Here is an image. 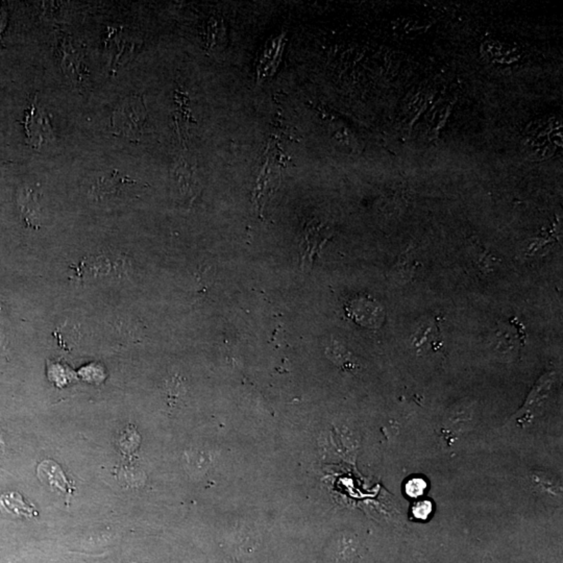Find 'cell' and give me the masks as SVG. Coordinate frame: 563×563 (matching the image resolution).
Instances as JSON below:
<instances>
[{
	"mask_svg": "<svg viewBox=\"0 0 563 563\" xmlns=\"http://www.w3.org/2000/svg\"><path fill=\"white\" fill-rule=\"evenodd\" d=\"M147 118L146 106L141 96H131L122 100L114 115L113 128L120 135L138 140Z\"/></svg>",
	"mask_w": 563,
	"mask_h": 563,
	"instance_id": "1",
	"label": "cell"
},
{
	"mask_svg": "<svg viewBox=\"0 0 563 563\" xmlns=\"http://www.w3.org/2000/svg\"><path fill=\"white\" fill-rule=\"evenodd\" d=\"M347 313L364 327H379L384 319V313L380 305L368 298H359L350 303Z\"/></svg>",
	"mask_w": 563,
	"mask_h": 563,
	"instance_id": "2",
	"label": "cell"
},
{
	"mask_svg": "<svg viewBox=\"0 0 563 563\" xmlns=\"http://www.w3.org/2000/svg\"><path fill=\"white\" fill-rule=\"evenodd\" d=\"M26 124L28 137L30 139V143L32 145L40 146L47 140V138L51 136L48 122L42 115V113L37 108L36 104H32V108L26 114Z\"/></svg>",
	"mask_w": 563,
	"mask_h": 563,
	"instance_id": "3",
	"label": "cell"
},
{
	"mask_svg": "<svg viewBox=\"0 0 563 563\" xmlns=\"http://www.w3.org/2000/svg\"><path fill=\"white\" fill-rule=\"evenodd\" d=\"M0 509L5 513H11L14 515H23L30 517L32 515V508H30L28 504L24 503L21 495L17 493H8L0 497Z\"/></svg>",
	"mask_w": 563,
	"mask_h": 563,
	"instance_id": "4",
	"label": "cell"
},
{
	"mask_svg": "<svg viewBox=\"0 0 563 563\" xmlns=\"http://www.w3.org/2000/svg\"><path fill=\"white\" fill-rule=\"evenodd\" d=\"M39 477L42 480L47 481L48 484L55 485L61 489H66L67 481L64 474L61 472L58 464L51 461H45L39 466Z\"/></svg>",
	"mask_w": 563,
	"mask_h": 563,
	"instance_id": "5",
	"label": "cell"
},
{
	"mask_svg": "<svg viewBox=\"0 0 563 563\" xmlns=\"http://www.w3.org/2000/svg\"><path fill=\"white\" fill-rule=\"evenodd\" d=\"M19 204L21 207L22 214H23L26 220L30 223L32 227L36 228L35 223L37 222L38 219V208H37V202L35 200L34 195H32V190H24L19 198Z\"/></svg>",
	"mask_w": 563,
	"mask_h": 563,
	"instance_id": "6",
	"label": "cell"
},
{
	"mask_svg": "<svg viewBox=\"0 0 563 563\" xmlns=\"http://www.w3.org/2000/svg\"><path fill=\"white\" fill-rule=\"evenodd\" d=\"M321 230L317 225H312L307 228L305 240L307 243L306 254L309 257H312L313 254L316 253L317 249H319L323 243Z\"/></svg>",
	"mask_w": 563,
	"mask_h": 563,
	"instance_id": "7",
	"label": "cell"
},
{
	"mask_svg": "<svg viewBox=\"0 0 563 563\" xmlns=\"http://www.w3.org/2000/svg\"><path fill=\"white\" fill-rule=\"evenodd\" d=\"M427 484L421 479H411L406 484V491L410 497H417L423 495Z\"/></svg>",
	"mask_w": 563,
	"mask_h": 563,
	"instance_id": "8",
	"label": "cell"
},
{
	"mask_svg": "<svg viewBox=\"0 0 563 563\" xmlns=\"http://www.w3.org/2000/svg\"><path fill=\"white\" fill-rule=\"evenodd\" d=\"M432 511V505L429 502H419L413 508V513L417 519H426Z\"/></svg>",
	"mask_w": 563,
	"mask_h": 563,
	"instance_id": "9",
	"label": "cell"
}]
</instances>
